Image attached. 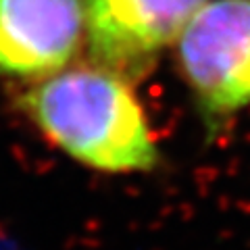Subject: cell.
Masks as SVG:
<instances>
[{"label":"cell","instance_id":"cell-4","mask_svg":"<svg viewBox=\"0 0 250 250\" xmlns=\"http://www.w3.org/2000/svg\"><path fill=\"white\" fill-rule=\"evenodd\" d=\"M85 0H0V77L31 83L77 61Z\"/></svg>","mask_w":250,"mask_h":250},{"label":"cell","instance_id":"cell-3","mask_svg":"<svg viewBox=\"0 0 250 250\" xmlns=\"http://www.w3.org/2000/svg\"><path fill=\"white\" fill-rule=\"evenodd\" d=\"M207 0H85L90 61L136 82L175 44Z\"/></svg>","mask_w":250,"mask_h":250},{"label":"cell","instance_id":"cell-2","mask_svg":"<svg viewBox=\"0 0 250 250\" xmlns=\"http://www.w3.org/2000/svg\"><path fill=\"white\" fill-rule=\"evenodd\" d=\"M173 48L198 119L215 138L250 108V0H207Z\"/></svg>","mask_w":250,"mask_h":250},{"label":"cell","instance_id":"cell-1","mask_svg":"<svg viewBox=\"0 0 250 250\" xmlns=\"http://www.w3.org/2000/svg\"><path fill=\"white\" fill-rule=\"evenodd\" d=\"M127 77L96 62H73L15 94L17 111L50 146L98 173L156 169L161 150Z\"/></svg>","mask_w":250,"mask_h":250}]
</instances>
